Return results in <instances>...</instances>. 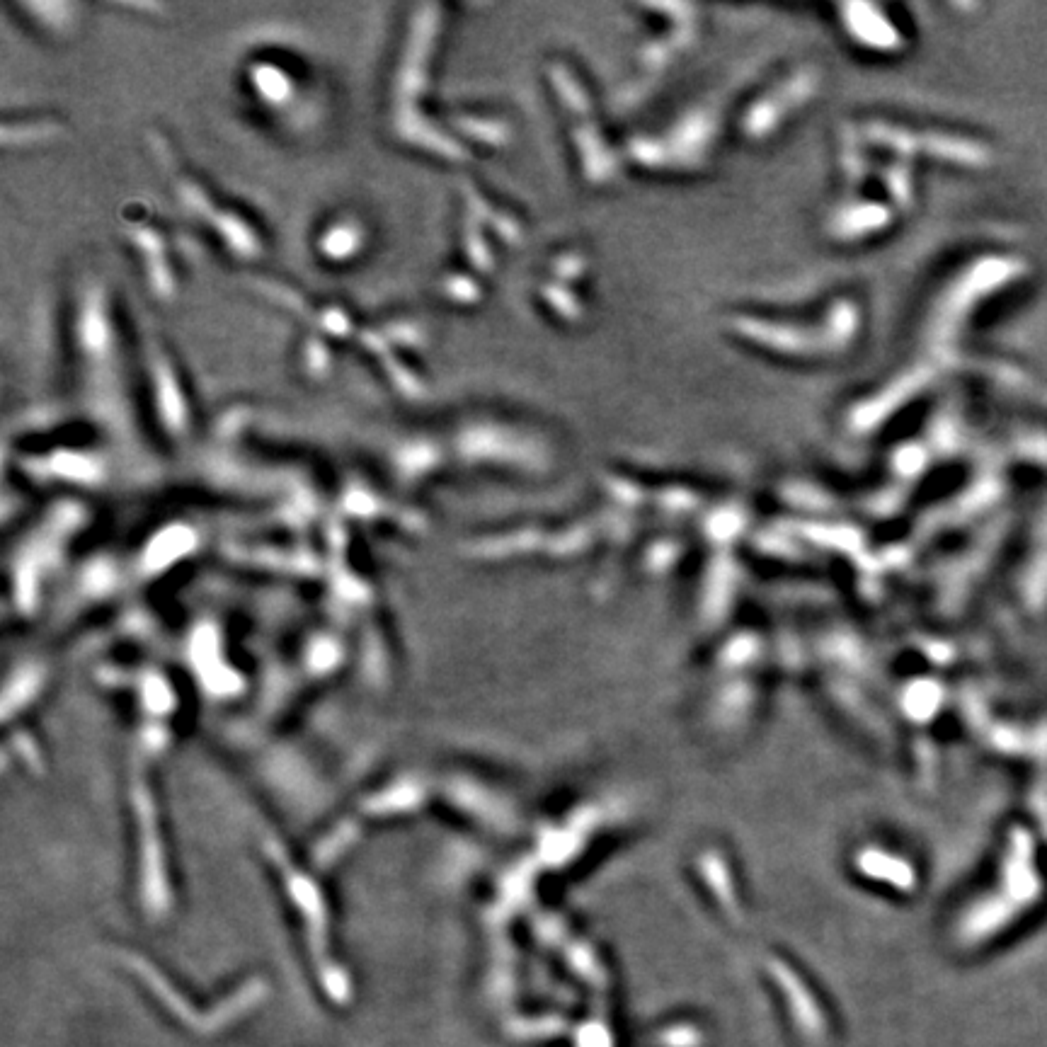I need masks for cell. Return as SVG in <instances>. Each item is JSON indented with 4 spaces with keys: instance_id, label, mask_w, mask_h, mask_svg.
Here are the masks:
<instances>
[{
    "instance_id": "cell-2",
    "label": "cell",
    "mask_w": 1047,
    "mask_h": 1047,
    "mask_svg": "<svg viewBox=\"0 0 1047 1047\" xmlns=\"http://www.w3.org/2000/svg\"><path fill=\"white\" fill-rule=\"evenodd\" d=\"M245 88L250 100H255L267 114H289L299 105L301 85L296 73L286 68L279 59L255 56L245 66Z\"/></svg>"
},
{
    "instance_id": "cell-3",
    "label": "cell",
    "mask_w": 1047,
    "mask_h": 1047,
    "mask_svg": "<svg viewBox=\"0 0 1047 1047\" xmlns=\"http://www.w3.org/2000/svg\"><path fill=\"white\" fill-rule=\"evenodd\" d=\"M369 245V233L362 219L352 214H342L328 221L316 240V253L328 265H352L357 257L364 255Z\"/></svg>"
},
{
    "instance_id": "cell-1",
    "label": "cell",
    "mask_w": 1047,
    "mask_h": 1047,
    "mask_svg": "<svg viewBox=\"0 0 1047 1047\" xmlns=\"http://www.w3.org/2000/svg\"><path fill=\"white\" fill-rule=\"evenodd\" d=\"M146 371L148 388H151L153 410H156L158 427L170 442H182L192 429V413L187 403L185 386H182L177 366L168 352L156 340H146Z\"/></svg>"
},
{
    "instance_id": "cell-4",
    "label": "cell",
    "mask_w": 1047,
    "mask_h": 1047,
    "mask_svg": "<svg viewBox=\"0 0 1047 1047\" xmlns=\"http://www.w3.org/2000/svg\"><path fill=\"white\" fill-rule=\"evenodd\" d=\"M61 131H64V127H61L59 119L37 117V119H20L17 124L5 122L3 136H5V146H10V143L27 146V143H44L51 139H59Z\"/></svg>"
},
{
    "instance_id": "cell-5",
    "label": "cell",
    "mask_w": 1047,
    "mask_h": 1047,
    "mask_svg": "<svg viewBox=\"0 0 1047 1047\" xmlns=\"http://www.w3.org/2000/svg\"><path fill=\"white\" fill-rule=\"evenodd\" d=\"M330 366H333V357H330L328 349L323 347V342H308V347L303 349V371H306L308 379H323V376L330 374Z\"/></svg>"
}]
</instances>
